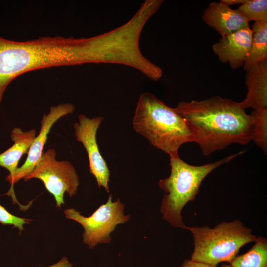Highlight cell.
Listing matches in <instances>:
<instances>
[{"label": "cell", "mask_w": 267, "mask_h": 267, "mask_svg": "<svg viewBox=\"0 0 267 267\" xmlns=\"http://www.w3.org/2000/svg\"><path fill=\"white\" fill-rule=\"evenodd\" d=\"M73 264L69 262L68 259L66 257H63L59 261L47 267H72Z\"/></svg>", "instance_id": "ffe728a7"}, {"label": "cell", "mask_w": 267, "mask_h": 267, "mask_svg": "<svg viewBox=\"0 0 267 267\" xmlns=\"http://www.w3.org/2000/svg\"><path fill=\"white\" fill-rule=\"evenodd\" d=\"M134 130L157 149L169 155L178 153L181 145L192 142L184 119L150 92L142 93L133 120Z\"/></svg>", "instance_id": "3957f363"}, {"label": "cell", "mask_w": 267, "mask_h": 267, "mask_svg": "<svg viewBox=\"0 0 267 267\" xmlns=\"http://www.w3.org/2000/svg\"><path fill=\"white\" fill-rule=\"evenodd\" d=\"M202 19L221 36L249 27V22L237 9L220 2H212L204 10Z\"/></svg>", "instance_id": "8fae6325"}, {"label": "cell", "mask_w": 267, "mask_h": 267, "mask_svg": "<svg viewBox=\"0 0 267 267\" xmlns=\"http://www.w3.org/2000/svg\"><path fill=\"white\" fill-rule=\"evenodd\" d=\"M181 267H216L206 264L190 260H185Z\"/></svg>", "instance_id": "d6986e66"}, {"label": "cell", "mask_w": 267, "mask_h": 267, "mask_svg": "<svg viewBox=\"0 0 267 267\" xmlns=\"http://www.w3.org/2000/svg\"><path fill=\"white\" fill-rule=\"evenodd\" d=\"M103 119L102 117L90 118L81 114L78 117L79 122L73 127L77 140L83 144L87 153L90 173L95 178L98 187H103L109 193L110 172L96 140L97 131Z\"/></svg>", "instance_id": "ba28073f"}, {"label": "cell", "mask_w": 267, "mask_h": 267, "mask_svg": "<svg viewBox=\"0 0 267 267\" xmlns=\"http://www.w3.org/2000/svg\"><path fill=\"white\" fill-rule=\"evenodd\" d=\"M255 244L246 253L237 256L230 263L232 267H267V240L256 238Z\"/></svg>", "instance_id": "9a60e30c"}, {"label": "cell", "mask_w": 267, "mask_h": 267, "mask_svg": "<svg viewBox=\"0 0 267 267\" xmlns=\"http://www.w3.org/2000/svg\"><path fill=\"white\" fill-rule=\"evenodd\" d=\"M87 63L85 38L41 37L15 41L0 37V102L11 81L32 70Z\"/></svg>", "instance_id": "7a4b0ae2"}, {"label": "cell", "mask_w": 267, "mask_h": 267, "mask_svg": "<svg viewBox=\"0 0 267 267\" xmlns=\"http://www.w3.org/2000/svg\"><path fill=\"white\" fill-rule=\"evenodd\" d=\"M251 120V139L265 154L267 152V107L253 110L250 114Z\"/></svg>", "instance_id": "2e32d148"}, {"label": "cell", "mask_w": 267, "mask_h": 267, "mask_svg": "<svg viewBox=\"0 0 267 267\" xmlns=\"http://www.w3.org/2000/svg\"><path fill=\"white\" fill-rule=\"evenodd\" d=\"M174 109L185 120L192 142L205 156L233 143L244 145L251 141V117L239 102L216 96L181 101Z\"/></svg>", "instance_id": "6da1fadb"}, {"label": "cell", "mask_w": 267, "mask_h": 267, "mask_svg": "<svg viewBox=\"0 0 267 267\" xmlns=\"http://www.w3.org/2000/svg\"><path fill=\"white\" fill-rule=\"evenodd\" d=\"M36 137L35 129L23 131L20 128H14L10 137L13 144L0 154V166L6 169L9 174L5 178L9 183L13 178L22 156L27 153Z\"/></svg>", "instance_id": "4fadbf2b"}, {"label": "cell", "mask_w": 267, "mask_h": 267, "mask_svg": "<svg viewBox=\"0 0 267 267\" xmlns=\"http://www.w3.org/2000/svg\"><path fill=\"white\" fill-rule=\"evenodd\" d=\"M245 150L214 162L200 166L189 164L182 160L178 153L170 155V176L158 182L165 192L160 211L162 218L175 228L187 229L183 222L181 211L185 205L193 200L198 194L205 178L217 167L242 154Z\"/></svg>", "instance_id": "277c9868"}, {"label": "cell", "mask_w": 267, "mask_h": 267, "mask_svg": "<svg viewBox=\"0 0 267 267\" xmlns=\"http://www.w3.org/2000/svg\"><path fill=\"white\" fill-rule=\"evenodd\" d=\"M220 267H232L230 265H223Z\"/></svg>", "instance_id": "7402d4cb"}, {"label": "cell", "mask_w": 267, "mask_h": 267, "mask_svg": "<svg viewBox=\"0 0 267 267\" xmlns=\"http://www.w3.org/2000/svg\"><path fill=\"white\" fill-rule=\"evenodd\" d=\"M187 229L193 238L191 259L215 267L222 262L230 263L241 247L257 238L239 220L221 222L213 228L205 226Z\"/></svg>", "instance_id": "5b68a950"}, {"label": "cell", "mask_w": 267, "mask_h": 267, "mask_svg": "<svg viewBox=\"0 0 267 267\" xmlns=\"http://www.w3.org/2000/svg\"><path fill=\"white\" fill-rule=\"evenodd\" d=\"M252 31L249 27L222 37L212 45L214 53L223 63L235 69L243 66L249 52Z\"/></svg>", "instance_id": "30bf717a"}, {"label": "cell", "mask_w": 267, "mask_h": 267, "mask_svg": "<svg viewBox=\"0 0 267 267\" xmlns=\"http://www.w3.org/2000/svg\"><path fill=\"white\" fill-rule=\"evenodd\" d=\"M251 30V47L243 66L245 71L267 59V21L255 22Z\"/></svg>", "instance_id": "5bb4252c"}, {"label": "cell", "mask_w": 267, "mask_h": 267, "mask_svg": "<svg viewBox=\"0 0 267 267\" xmlns=\"http://www.w3.org/2000/svg\"><path fill=\"white\" fill-rule=\"evenodd\" d=\"M0 222L4 225H12L21 233L24 229L25 224H29L30 220L16 216L0 204Z\"/></svg>", "instance_id": "ac0fdd59"}, {"label": "cell", "mask_w": 267, "mask_h": 267, "mask_svg": "<svg viewBox=\"0 0 267 267\" xmlns=\"http://www.w3.org/2000/svg\"><path fill=\"white\" fill-rule=\"evenodd\" d=\"M246 72L245 84L248 91L245 98L239 102L241 106L245 110L267 107V59Z\"/></svg>", "instance_id": "7c38bea8"}, {"label": "cell", "mask_w": 267, "mask_h": 267, "mask_svg": "<svg viewBox=\"0 0 267 267\" xmlns=\"http://www.w3.org/2000/svg\"><path fill=\"white\" fill-rule=\"evenodd\" d=\"M247 0H221L220 2L228 6L236 4H242L245 3Z\"/></svg>", "instance_id": "44dd1931"}, {"label": "cell", "mask_w": 267, "mask_h": 267, "mask_svg": "<svg viewBox=\"0 0 267 267\" xmlns=\"http://www.w3.org/2000/svg\"><path fill=\"white\" fill-rule=\"evenodd\" d=\"M112 194L105 204L100 205L89 217H84L74 208L64 211L65 217L79 223L83 227V243L89 249L98 244L108 243L111 241L110 233L119 224H123L130 219V215H124V205L117 199L112 201Z\"/></svg>", "instance_id": "52a82bcc"}, {"label": "cell", "mask_w": 267, "mask_h": 267, "mask_svg": "<svg viewBox=\"0 0 267 267\" xmlns=\"http://www.w3.org/2000/svg\"><path fill=\"white\" fill-rule=\"evenodd\" d=\"M237 10L249 22L267 21V0H247Z\"/></svg>", "instance_id": "e0dca14e"}, {"label": "cell", "mask_w": 267, "mask_h": 267, "mask_svg": "<svg viewBox=\"0 0 267 267\" xmlns=\"http://www.w3.org/2000/svg\"><path fill=\"white\" fill-rule=\"evenodd\" d=\"M54 148L43 152L34 168L23 178L25 181L37 178L44 183L46 189L54 197L57 207L65 204L64 195L72 197L79 185L78 176L72 164L67 160L56 159Z\"/></svg>", "instance_id": "8992f818"}, {"label": "cell", "mask_w": 267, "mask_h": 267, "mask_svg": "<svg viewBox=\"0 0 267 267\" xmlns=\"http://www.w3.org/2000/svg\"><path fill=\"white\" fill-rule=\"evenodd\" d=\"M75 109V106L71 103L61 104L51 106L49 112L43 116L39 133L28 150L27 157L23 164L17 168L13 178L9 182L11 187L6 194L11 196L13 203L20 205L14 194V184L23 179L39 162L43 153L44 146L46 142L48 134L54 124L62 117L72 113Z\"/></svg>", "instance_id": "9c48e42d"}]
</instances>
